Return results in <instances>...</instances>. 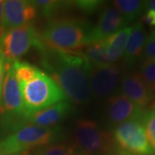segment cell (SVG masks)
Returning <instances> with one entry per match:
<instances>
[{
  "instance_id": "cell-1",
  "label": "cell",
  "mask_w": 155,
  "mask_h": 155,
  "mask_svg": "<svg viewBox=\"0 0 155 155\" xmlns=\"http://www.w3.org/2000/svg\"><path fill=\"white\" fill-rule=\"evenodd\" d=\"M35 48L40 54L41 66L67 99L77 104H87L92 97L89 81L91 67L79 53L48 48L41 39Z\"/></svg>"
},
{
  "instance_id": "cell-2",
  "label": "cell",
  "mask_w": 155,
  "mask_h": 155,
  "mask_svg": "<svg viewBox=\"0 0 155 155\" xmlns=\"http://www.w3.org/2000/svg\"><path fill=\"white\" fill-rule=\"evenodd\" d=\"M90 24L84 20L61 17L50 20L43 32L40 34L41 42L52 48L77 52L87 45Z\"/></svg>"
},
{
  "instance_id": "cell-3",
  "label": "cell",
  "mask_w": 155,
  "mask_h": 155,
  "mask_svg": "<svg viewBox=\"0 0 155 155\" xmlns=\"http://www.w3.org/2000/svg\"><path fill=\"white\" fill-rule=\"evenodd\" d=\"M12 63L6 62L0 105V127L7 135L28 124Z\"/></svg>"
},
{
  "instance_id": "cell-4",
  "label": "cell",
  "mask_w": 155,
  "mask_h": 155,
  "mask_svg": "<svg viewBox=\"0 0 155 155\" xmlns=\"http://www.w3.org/2000/svg\"><path fill=\"white\" fill-rule=\"evenodd\" d=\"M18 85L27 118L37 111L68 100L55 81L41 70L32 79L18 83Z\"/></svg>"
},
{
  "instance_id": "cell-5",
  "label": "cell",
  "mask_w": 155,
  "mask_h": 155,
  "mask_svg": "<svg viewBox=\"0 0 155 155\" xmlns=\"http://www.w3.org/2000/svg\"><path fill=\"white\" fill-rule=\"evenodd\" d=\"M64 138L61 127H43L27 124L0 140V155L21 154L31 148L45 147Z\"/></svg>"
},
{
  "instance_id": "cell-6",
  "label": "cell",
  "mask_w": 155,
  "mask_h": 155,
  "mask_svg": "<svg viewBox=\"0 0 155 155\" xmlns=\"http://www.w3.org/2000/svg\"><path fill=\"white\" fill-rule=\"evenodd\" d=\"M40 40V33L34 23L7 29L0 34V53L7 61H18Z\"/></svg>"
},
{
  "instance_id": "cell-7",
  "label": "cell",
  "mask_w": 155,
  "mask_h": 155,
  "mask_svg": "<svg viewBox=\"0 0 155 155\" xmlns=\"http://www.w3.org/2000/svg\"><path fill=\"white\" fill-rule=\"evenodd\" d=\"M72 135L78 147L86 155L105 153L110 149V134L92 120H78Z\"/></svg>"
},
{
  "instance_id": "cell-8",
  "label": "cell",
  "mask_w": 155,
  "mask_h": 155,
  "mask_svg": "<svg viewBox=\"0 0 155 155\" xmlns=\"http://www.w3.org/2000/svg\"><path fill=\"white\" fill-rule=\"evenodd\" d=\"M113 138L120 149L136 155H152L140 120H130L114 127Z\"/></svg>"
},
{
  "instance_id": "cell-9",
  "label": "cell",
  "mask_w": 155,
  "mask_h": 155,
  "mask_svg": "<svg viewBox=\"0 0 155 155\" xmlns=\"http://www.w3.org/2000/svg\"><path fill=\"white\" fill-rule=\"evenodd\" d=\"M122 77V69L116 63L91 67L89 81L92 95L98 98L110 97L118 88Z\"/></svg>"
},
{
  "instance_id": "cell-10",
  "label": "cell",
  "mask_w": 155,
  "mask_h": 155,
  "mask_svg": "<svg viewBox=\"0 0 155 155\" xmlns=\"http://www.w3.org/2000/svg\"><path fill=\"white\" fill-rule=\"evenodd\" d=\"M128 24L116 7L110 5L106 6L100 13L98 21L91 26L88 35L87 44L104 41L110 35L127 27Z\"/></svg>"
},
{
  "instance_id": "cell-11",
  "label": "cell",
  "mask_w": 155,
  "mask_h": 155,
  "mask_svg": "<svg viewBox=\"0 0 155 155\" xmlns=\"http://www.w3.org/2000/svg\"><path fill=\"white\" fill-rule=\"evenodd\" d=\"M37 16V10L27 0H6L4 2L1 31L21 27L32 21Z\"/></svg>"
},
{
  "instance_id": "cell-12",
  "label": "cell",
  "mask_w": 155,
  "mask_h": 155,
  "mask_svg": "<svg viewBox=\"0 0 155 155\" xmlns=\"http://www.w3.org/2000/svg\"><path fill=\"white\" fill-rule=\"evenodd\" d=\"M143 110L122 94L109 97L106 106V119L110 126L116 127L130 120H140Z\"/></svg>"
},
{
  "instance_id": "cell-13",
  "label": "cell",
  "mask_w": 155,
  "mask_h": 155,
  "mask_svg": "<svg viewBox=\"0 0 155 155\" xmlns=\"http://www.w3.org/2000/svg\"><path fill=\"white\" fill-rule=\"evenodd\" d=\"M120 83L121 94L125 96L140 109L149 105L153 100V92L144 83L139 72L125 73L122 77Z\"/></svg>"
},
{
  "instance_id": "cell-14",
  "label": "cell",
  "mask_w": 155,
  "mask_h": 155,
  "mask_svg": "<svg viewBox=\"0 0 155 155\" xmlns=\"http://www.w3.org/2000/svg\"><path fill=\"white\" fill-rule=\"evenodd\" d=\"M72 109L70 101H61L28 116V123L43 127H56L70 115Z\"/></svg>"
},
{
  "instance_id": "cell-15",
  "label": "cell",
  "mask_w": 155,
  "mask_h": 155,
  "mask_svg": "<svg viewBox=\"0 0 155 155\" xmlns=\"http://www.w3.org/2000/svg\"><path fill=\"white\" fill-rule=\"evenodd\" d=\"M147 38V34L142 22L140 21L132 26L131 33L122 54L123 63L128 69H132L141 58Z\"/></svg>"
},
{
  "instance_id": "cell-16",
  "label": "cell",
  "mask_w": 155,
  "mask_h": 155,
  "mask_svg": "<svg viewBox=\"0 0 155 155\" xmlns=\"http://www.w3.org/2000/svg\"><path fill=\"white\" fill-rule=\"evenodd\" d=\"M131 30L132 26H128L104 40L107 56L110 63H115L122 57Z\"/></svg>"
},
{
  "instance_id": "cell-17",
  "label": "cell",
  "mask_w": 155,
  "mask_h": 155,
  "mask_svg": "<svg viewBox=\"0 0 155 155\" xmlns=\"http://www.w3.org/2000/svg\"><path fill=\"white\" fill-rule=\"evenodd\" d=\"M91 67H97L109 64L104 41L85 45L83 48L78 51Z\"/></svg>"
},
{
  "instance_id": "cell-18",
  "label": "cell",
  "mask_w": 155,
  "mask_h": 155,
  "mask_svg": "<svg viewBox=\"0 0 155 155\" xmlns=\"http://www.w3.org/2000/svg\"><path fill=\"white\" fill-rule=\"evenodd\" d=\"M113 5L125 18L127 23L134 22L147 10V1L140 0H116Z\"/></svg>"
},
{
  "instance_id": "cell-19",
  "label": "cell",
  "mask_w": 155,
  "mask_h": 155,
  "mask_svg": "<svg viewBox=\"0 0 155 155\" xmlns=\"http://www.w3.org/2000/svg\"><path fill=\"white\" fill-rule=\"evenodd\" d=\"M37 11H40L46 18L53 20L56 17L71 7L70 1H56V0H35L31 1Z\"/></svg>"
},
{
  "instance_id": "cell-20",
  "label": "cell",
  "mask_w": 155,
  "mask_h": 155,
  "mask_svg": "<svg viewBox=\"0 0 155 155\" xmlns=\"http://www.w3.org/2000/svg\"><path fill=\"white\" fill-rule=\"evenodd\" d=\"M12 65L17 83L27 82L35 77L41 72L40 68L26 61H13Z\"/></svg>"
},
{
  "instance_id": "cell-21",
  "label": "cell",
  "mask_w": 155,
  "mask_h": 155,
  "mask_svg": "<svg viewBox=\"0 0 155 155\" xmlns=\"http://www.w3.org/2000/svg\"><path fill=\"white\" fill-rule=\"evenodd\" d=\"M140 122H142L144 127L152 155H155V108L144 111L140 118Z\"/></svg>"
},
{
  "instance_id": "cell-22",
  "label": "cell",
  "mask_w": 155,
  "mask_h": 155,
  "mask_svg": "<svg viewBox=\"0 0 155 155\" xmlns=\"http://www.w3.org/2000/svg\"><path fill=\"white\" fill-rule=\"evenodd\" d=\"M140 78L148 88L153 92L155 90V61L143 60L140 66Z\"/></svg>"
},
{
  "instance_id": "cell-23",
  "label": "cell",
  "mask_w": 155,
  "mask_h": 155,
  "mask_svg": "<svg viewBox=\"0 0 155 155\" xmlns=\"http://www.w3.org/2000/svg\"><path fill=\"white\" fill-rule=\"evenodd\" d=\"M36 155H78L73 147L67 145L54 144L50 145L37 151Z\"/></svg>"
},
{
  "instance_id": "cell-24",
  "label": "cell",
  "mask_w": 155,
  "mask_h": 155,
  "mask_svg": "<svg viewBox=\"0 0 155 155\" xmlns=\"http://www.w3.org/2000/svg\"><path fill=\"white\" fill-rule=\"evenodd\" d=\"M70 3L72 8H76L84 14H93L99 10L104 2L97 0H78L70 1Z\"/></svg>"
},
{
  "instance_id": "cell-25",
  "label": "cell",
  "mask_w": 155,
  "mask_h": 155,
  "mask_svg": "<svg viewBox=\"0 0 155 155\" xmlns=\"http://www.w3.org/2000/svg\"><path fill=\"white\" fill-rule=\"evenodd\" d=\"M140 60L155 61V35L153 33H151L150 35H147Z\"/></svg>"
},
{
  "instance_id": "cell-26",
  "label": "cell",
  "mask_w": 155,
  "mask_h": 155,
  "mask_svg": "<svg viewBox=\"0 0 155 155\" xmlns=\"http://www.w3.org/2000/svg\"><path fill=\"white\" fill-rule=\"evenodd\" d=\"M6 62L7 60L5 57L3 55L2 53H0V105H1V97H2V89H3V83H4V78L5 74Z\"/></svg>"
},
{
  "instance_id": "cell-27",
  "label": "cell",
  "mask_w": 155,
  "mask_h": 155,
  "mask_svg": "<svg viewBox=\"0 0 155 155\" xmlns=\"http://www.w3.org/2000/svg\"><path fill=\"white\" fill-rule=\"evenodd\" d=\"M140 22L143 24H147L151 27L155 26V11L153 10H147L145 12L143 17H141Z\"/></svg>"
},
{
  "instance_id": "cell-28",
  "label": "cell",
  "mask_w": 155,
  "mask_h": 155,
  "mask_svg": "<svg viewBox=\"0 0 155 155\" xmlns=\"http://www.w3.org/2000/svg\"><path fill=\"white\" fill-rule=\"evenodd\" d=\"M115 155H136L131 153H128L127 151H124V150L120 149V148H116L115 149Z\"/></svg>"
},
{
  "instance_id": "cell-29",
  "label": "cell",
  "mask_w": 155,
  "mask_h": 155,
  "mask_svg": "<svg viewBox=\"0 0 155 155\" xmlns=\"http://www.w3.org/2000/svg\"><path fill=\"white\" fill-rule=\"evenodd\" d=\"M4 2L3 0H0V29H1V24L3 20V12H4Z\"/></svg>"
},
{
  "instance_id": "cell-30",
  "label": "cell",
  "mask_w": 155,
  "mask_h": 155,
  "mask_svg": "<svg viewBox=\"0 0 155 155\" xmlns=\"http://www.w3.org/2000/svg\"><path fill=\"white\" fill-rule=\"evenodd\" d=\"M147 10H153V11H155V0L147 1Z\"/></svg>"
},
{
  "instance_id": "cell-31",
  "label": "cell",
  "mask_w": 155,
  "mask_h": 155,
  "mask_svg": "<svg viewBox=\"0 0 155 155\" xmlns=\"http://www.w3.org/2000/svg\"><path fill=\"white\" fill-rule=\"evenodd\" d=\"M153 99H154V104H153V107H155V90L153 91Z\"/></svg>"
},
{
  "instance_id": "cell-32",
  "label": "cell",
  "mask_w": 155,
  "mask_h": 155,
  "mask_svg": "<svg viewBox=\"0 0 155 155\" xmlns=\"http://www.w3.org/2000/svg\"><path fill=\"white\" fill-rule=\"evenodd\" d=\"M79 155H86V154H85V153H82V154H79Z\"/></svg>"
},
{
  "instance_id": "cell-33",
  "label": "cell",
  "mask_w": 155,
  "mask_h": 155,
  "mask_svg": "<svg viewBox=\"0 0 155 155\" xmlns=\"http://www.w3.org/2000/svg\"><path fill=\"white\" fill-rule=\"evenodd\" d=\"M153 35H155V30H154V31H153Z\"/></svg>"
},
{
  "instance_id": "cell-34",
  "label": "cell",
  "mask_w": 155,
  "mask_h": 155,
  "mask_svg": "<svg viewBox=\"0 0 155 155\" xmlns=\"http://www.w3.org/2000/svg\"><path fill=\"white\" fill-rule=\"evenodd\" d=\"M14 155H22V154H14Z\"/></svg>"
},
{
  "instance_id": "cell-35",
  "label": "cell",
  "mask_w": 155,
  "mask_h": 155,
  "mask_svg": "<svg viewBox=\"0 0 155 155\" xmlns=\"http://www.w3.org/2000/svg\"><path fill=\"white\" fill-rule=\"evenodd\" d=\"M153 108H155V107H153Z\"/></svg>"
},
{
  "instance_id": "cell-36",
  "label": "cell",
  "mask_w": 155,
  "mask_h": 155,
  "mask_svg": "<svg viewBox=\"0 0 155 155\" xmlns=\"http://www.w3.org/2000/svg\"><path fill=\"white\" fill-rule=\"evenodd\" d=\"M28 155H29V154H28ZM30 155H31V154H30Z\"/></svg>"
}]
</instances>
